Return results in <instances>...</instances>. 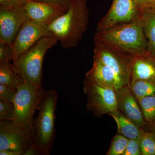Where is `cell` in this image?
<instances>
[{
	"label": "cell",
	"mask_w": 155,
	"mask_h": 155,
	"mask_svg": "<svg viewBox=\"0 0 155 155\" xmlns=\"http://www.w3.org/2000/svg\"><path fill=\"white\" fill-rule=\"evenodd\" d=\"M1 155H19L18 153L10 150H4L0 151Z\"/></svg>",
	"instance_id": "31"
},
{
	"label": "cell",
	"mask_w": 155,
	"mask_h": 155,
	"mask_svg": "<svg viewBox=\"0 0 155 155\" xmlns=\"http://www.w3.org/2000/svg\"><path fill=\"white\" fill-rule=\"evenodd\" d=\"M123 155H142L140 140L129 139Z\"/></svg>",
	"instance_id": "25"
},
{
	"label": "cell",
	"mask_w": 155,
	"mask_h": 155,
	"mask_svg": "<svg viewBox=\"0 0 155 155\" xmlns=\"http://www.w3.org/2000/svg\"><path fill=\"white\" fill-rule=\"evenodd\" d=\"M144 130L150 132L155 138V119L150 124H147Z\"/></svg>",
	"instance_id": "30"
},
{
	"label": "cell",
	"mask_w": 155,
	"mask_h": 155,
	"mask_svg": "<svg viewBox=\"0 0 155 155\" xmlns=\"http://www.w3.org/2000/svg\"><path fill=\"white\" fill-rule=\"evenodd\" d=\"M94 59L110 67L125 84L129 85L134 55L97 38H94Z\"/></svg>",
	"instance_id": "7"
},
{
	"label": "cell",
	"mask_w": 155,
	"mask_h": 155,
	"mask_svg": "<svg viewBox=\"0 0 155 155\" xmlns=\"http://www.w3.org/2000/svg\"><path fill=\"white\" fill-rule=\"evenodd\" d=\"M14 111L13 102L0 99V121H11Z\"/></svg>",
	"instance_id": "23"
},
{
	"label": "cell",
	"mask_w": 155,
	"mask_h": 155,
	"mask_svg": "<svg viewBox=\"0 0 155 155\" xmlns=\"http://www.w3.org/2000/svg\"><path fill=\"white\" fill-rule=\"evenodd\" d=\"M58 99L54 90L46 91L38 107L37 116L34 119L35 144L41 155H49L56 137L55 110Z\"/></svg>",
	"instance_id": "2"
},
{
	"label": "cell",
	"mask_w": 155,
	"mask_h": 155,
	"mask_svg": "<svg viewBox=\"0 0 155 155\" xmlns=\"http://www.w3.org/2000/svg\"><path fill=\"white\" fill-rule=\"evenodd\" d=\"M142 9L155 8V0H134Z\"/></svg>",
	"instance_id": "27"
},
{
	"label": "cell",
	"mask_w": 155,
	"mask_h": 155,
	"mask_svg": "<svg viewBox=\"0 0 155 155\" xmlns=\"http://www.w3.org/2000/svg\"><path fill=\"white\" fill-rule=\"evenodd\" d=\"M128 139L124 136L117 133L113 137L110 147L107 155H123L125 153L128 141Z\"/></svg>",
	"instance_id": "21"
},
{
	"label": "cell",
	"mask_w": 155,
	"mask_h": 155,
	"mask_svg": "<svg viewBox=\"0 0 155 155\" xmlns=\"http://www.w3.org/2000/svg\"><path fill=\"white\" fill-rule=\"evenodd\" d=\"M58 42L54 37L43 38L13 63L17 73L25 83L43 88L42 66L44 59L48 51Z\"/></svg>",
	"instance_id": "4"
},
{
	"label": "cell",
	"mask_w": 155,
	"mask_h": 155,
	"mask_svg": "<svg viewBox=\"0 0 155 155\" xmlns=\"http://www.w3.org/2000/svg\"><path fill=\"white\" fill-rule=\"evenodd\" d=\"M17 5H19L15 0H0V7H11Z\"/></svg>",
	"instance_id": "29"
},
{
	"label": "cell",
	"mask_w": 155,
	"mask_h": 155,
	"mask_svg": "<svg viewBox=\"0 0 155 155\" xmlns=\"http://www.w3.org/2000/svg\"><path fill=\"white\" fill-rule=\"evenodd\" d=\"M117 126L118 133L130 139L140 140L144 129L138 127L119 110L109 114Z\"/></svg>",
	"instance_id": "16"
},
{
	"label": "cell",
	"mask_w": 155,
	"mask_h": 155,
	"mask_svg": "<svg viewBox=\"0 0 155 155\" xmlns=\"http://www.w3.org/2000/svg\"><path fill=\"white\" fill-rule=\"evenodd\" d=\"M87 0H69L65 14L48 28L65 49L76 48L87 30L90 14Z\"/></svg>",
	"instance_id": "1"
},
{
	"label": "cell",
	"mask_w": 155,
	"mask_h": 155,
	"mask_svg": "<svg viewBox=\"0 0 155 155\" xmlns=\"http://www.w3.org/2000/svg\"><path fill=\"white\" fill-rule=\"evenodd\" d=\"M94 38L133 55L147 50V41L140 21L96 31Z\"/></svg>",
	"instance_id": "3"
},
{
	"label": "cell",
	"mask_w": 155,
	"mask_h": 155,
	"mask_svg": "<svg viewBox=\"0 0 155 155\" xmlns=\"http://www.w3.org/2000/svg\"><path fill=\"white\" fill-rule=\"evenodd\" d=\"M31 1L49 2L68 3L69 2V0H31Z\"/></svg>",
	"instance_id": "32"
},
{
	"label": "cell",
	"mask_w": 155,
	"mask_h": 155,
	"mask_svg": "<svg viewBox=\"0 0 155 155\" xmlns=\"http://www.w3.org/2000/svg\"><path fill=\"white\" fill-rule=\"evenodd\" d=\"M28 17L23 5L0 7V43H12Z\"/></svg>",
	"instance_id": "11"
},
{
	"label": "cell",
	"mask_w": 155,
	"mask_h": 155,
	"mask_svg": "<svg viewBox=\"0 0 155 155\" xmlns=\"http://www.w3.org/2000/svg\"><path fill=\"white\" fill-rule=\"evenodd\" d=\"M118 110L135 125L144 129L146 125L138 100L128 84L116 90Z\"/></svg>",
	"instance_id": "13"
},
{
	"label": "cell",
	"mask_w": 155,
	"mask_h": 155,
	"mask_svg": "<svg viewBox=\"0 0 155 155\" xmlns=\"http://www.w3.org/2000/svg\"><path fill=\"white\" fill-rule=\"evenodd\" d=\"M47 36H53L48 28V25L27 20L19 29L12 43L14 55L13 63L39 40Z\"/></svg>",
	"instance_id": "10"
},
{
	"label": "cell",
	"mask_w": 155,
	"mask_h": 155,
	"mask_svg": "<svg viewBox=\"0 0 155 155\" xmlns=\"http://www.w3.org/2000/svg\"><path fill=\"white\" fill-rule=\"evenodd\" d=\"M15 1L19 5H24V4L28 0H15Z\"/></svg>",
	"instance_id": "33"
},
{
	"label": "cell",
	"mask_w": 155,
	"mask_h": 155,
	"mask_svg": "<svg viewBox=\"0 0 155 155\" xmlns=\"http://www.w3.org/2000/svg\"><path fill=\"white\" fill-rule=\"evenodd\" d=\"M17 91L9 87L0 84V99L13 102Z\"/></svg>",
	"instance_id": "26"
},
{
	"label": "cell",
	"mask_w": 155,
	"mask_h": 155,
	"mask_svg": "<svg viewBox=\"0 0 155 155\" xmlns=\"http://www.w3.org/2000/svg\"><path fill=\"white\" fill-rule=\"evenodd\" d=\"M23 6L28 20L48 25L66 13L68 9V3L28 0Z\"/></svg>",
	"instance_id": "12"
},
{
	"label": "cell",
	"mask_w": 155,
	"mask_h": 155,
	"mask_svg": "<svg viewBox=\"0 0 155 155\" xmlns=\"http://www.w3.org/2000/svg\"><path fill=\"white\" fill-rule=\"evenodd\" d=\"M140 144L142 155H155V138L150 132L144 130Z\"/></svg>",
	"instance_id": "22"
},
{
	"label": "cell",
	"mask_w": 155,
	"mask_h": 155,
	"mask_svg": "<svg viewBox=\"0 0 155 155\" xmlns=\"http://www.w3.org/2000/svg\"><path fill=\"white\" fill-rule=\"evenodd\" d=\"M14 56L12 43H0V64L11 63Z\"/></svg>",
	"instance_id": "24"
},
{
	"label": "cell",
	"mask_w": 155,
	"mask_h": 155,
	"mask_svg": "<svg viewBox=\"0 0 155 155\" xmlns=\"http://www.w3.org/2000/svg\"><path fill=\"white\" fill-rule=\"evenodd\" d=\"M33 132L12 121H0V151L10 150L23 155L34 144Z\"/></svg>",
	"instance_id": "8"
},
{
	"label": "cell",
	"mask_w": 155,
	"mask_h": 155,
	"mask_svg": "<svg viewBox=\"0 0 155 155\" xmlns=\"http://www.w3.org/2000/svg\"><path fill=\"white\" fill-rule=\"evenodd\" d=\"M41 155L40 153L35 144L32 145L26 150L23 155Z\"/></svg>",
	"instance_id": "28"
},
{
	"label": "cell",
	"mask_w": 155,
	"mask_h": 155,
	"mask_svg": "<svg viewBox=\"0 0 155 155\" xmlns=\"http://www.w3.org/2000/svg\"><path fill=\"white\" fill-rule=\"evenodd\" d=\"M139 21L147 41V51L155 53V8L142 9Z\"/></svg>",
	"instance_id": "17"
},
{
	"label": "cell",
	"mask_w": 155,
	"mask_h": 155,
	"mask_svg": "<svg viewBox=\"0 0 155 155\" xmlns=\"http://www.w3.org/2000/svg\"><path fill=\"white\" fill-rule=\"evenodd\" d=\"M45 91L44 88L25 82L18 87L13 101L14 111L11 121L33 132L34 116Z\"/></svg>",
	"instance_id": "5"
},
{
	"label": "cell",
	"mask_w": 155,
	"mask_h": 155,
	"mask_svg": "<svg viewBox=\"0 0 155 155\" xmlns=\"http://www.w3.org/2000/svg\"><path fill=\"white\" fill-rule=\"evenodd\" d=\"M84 92L87 97L86 108L97 118L118 110L116 90L100 84L85 76Z\"/></svg>",
	"instance_id": "6"
},
{
	"label": "cell",
	"mask_w": 155,
	"mask_h": 155,
	"mask_svg": "<svg viewBox=\"0 0 155 155\" xmlns=\"http://www.w3.org/2000/svg\"><path fill=\"white\" fill-rule=\"evenodd\" d=\"M25 82L17 73L13 64L11 63L0 64V84L17 91V87Z\"/></svg>",
	"instance_id": "18"
},
{
	"label": "cell",
	"mask_w": 155,
	"mask_h": 155,
	"mask_svg": "<svg viewBox=\"0 0 155 155\" xmlns=\"http://www.w3.org/2000/svg\"><path fill=\"white\" fill-rule=\"evenodd\" d=\"M129 86L137 100L155 94V81L134 79L130 81Z\"/></svg>",
	"instance_id": "19"
},
{
	"label": "cell",
	"mask_w": 155,
	"mask_h": 155,
	"mask_svg": "<svg viewBox=\"0 0 155 155\" xmlns=\"http://www.w3.org/2000/svg\"><path fill=\"white\" fill-rule=\"evenodd\" d=\"M142 9L134 0H113L107 13L98 22L96 31L139 21Z\"/></svg>",
	"instance_id": "9"
},
{
	"label": "cell",
	"mask_w": 155,
	"mask_h": 155,
	"mask_svg": "<svg viewBox=\"0 0 155 155\" xmlns=\"http://www.w3.org/2000/svg\"><path fill=\"white\" fill-rule=\"evenodd\" d=\"M137 79L155 81V53L147 50L134 55L130 81Z\"/></svg>",
	"instance_id": "15"
},
{
	"label": "cell",
	"mask_w": 155,
	"mask_h": 155,
	"mask_svg": "<svg viewBox=\"0 0 155 155\" xmlns=\"http://www.w3.org/2000/svg\"><path fill=\"white\" fill-rule=\"evenodd\" d=\"M138 101L145 121L147 124H150L155 119V94L144 97Z\"/></svg>",
	"instance_id": "20"
},
{
	"label": "cell",
	"mask_w": 155,
	"mask_h": 155,
	"mask_svg": "<svg viewBox=\"0 0 155 155\" xmlns=\"http://www.w3.org/2000/svg\"><path fill=\"white\" fill-rule=\"evenodd\" d=\"M85 76L100 84L116 90L127 85L120 79L113 69L97 59H94L92 67L87 72Z\"/></svg>",
	"instance_id": "14"
}]
</instances>
